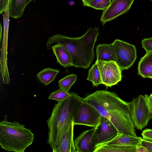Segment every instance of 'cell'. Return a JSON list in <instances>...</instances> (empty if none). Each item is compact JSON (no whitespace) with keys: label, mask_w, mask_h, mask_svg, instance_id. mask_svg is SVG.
Returning <instances> with one entry per match:
<instances>
[{"label":"cell","mask_w":152,"mask_h":152,"mask_svg":"<svg viewBox=\"0 0 152 152\" xmlns=\"http://www.w3.org/2000/svg\"><path fill=\"white\" fill-rule=\"evenodd\" d=\"M83 100L92 106L101 116L110 121L118 133L137 137L130 118L128 102L120 98L114 92L98 90L86 94Z\"/></svg>","instance_id":"obj_1"},{"label":"cell","mask_w":152,"mask_h":152,"mask_svg":"<svg viewBox=\"0 0 152 152\" xmlns=\"http://www.w3.org/2000/svg\"><path fill=\"white\" fill-rule=\"evenodd\" d=\"M99 34V28L96 27L89 28L84 34L78 37L58 34L48 39L46 46L48 49L50 50L53 43L63 45L71 56L72 66L87 69L94 60V48Z\"/></svg>","instance_id":"obj_2"},{"label":"cell","mask_w":152,"mask_h":152,"mask_svg":"<svg viewBox=\"0 0 152 152\" xmlns=\"http://www.w3.org/2000/svg\"><path fill=\"white\" fill-rule=\"evenodd\" d=\"M82 98L72 92L68 98L58 102L53 107L51 115L47 121L48 127L47 143L52 150L57 145L70 127Z\"/></svg>","instance_id":"obj_3"},{"label":"cell","mask_w":152,"mask_h":152,"mask_svg":"<svg viewBox=\"0 0 152 152\" xmlns=\"http://www.w3.org/2000/svg\"><path fill=\"white\" fill-rule=\"evenodd\" d=\"M34 139L31 130L15 121L5 120L0 122V145L8 151L24 152Z\"/></svg>","instance_id":"obj_4"},{"label":"cell","mask_w":152,"mask_h":152,"mask_svg":"<svg viewBox=\"0 0 152 152\" xmlns=\"http://www.w3.org/2000/svg\"><path fill=\"white\" fill-rule=\"evenodd\" d=\"M129 114L137 129L141 130L152 119V102L149 96L140 95L128 102Z\"/></svg>","instance_id":"obj_5"},{"label":"cell","mask_w":152,"mask_h":152,"mask_svg":"<svg viewBox=\"0 0 152 152\" xmlns=\"http://www.w3.org/2000/svg\"><path fill=\"white\" fill-rule=\"evenodd\" d=\"M112 43L115 52L116 62L121 71L128 69L137 58L135 46L118 39H115Z\"/></svg>","instance_id":"obj_6"},{"label":"cell","mask_w":152,"mask_h":152,"mask_svg":"<svg viewBox=\"0 0 152 152\" xmlns=\"http://www.w3.org/2000/svg\"><path fill=\"white\" fill-rule=\"evenodd\" d=\"M118 133L117 129L111 122L106 118L101 116L93 135L96 147L111 141Z\"/></svg>","instance_id":"obj_7"},{"label":"cell","mask_w":152,"mask_h":152,"mask_svg":"<svg viewBox=\"0 0 152 152\" xmlns=\"http://www.w3.org/2000/svg\"><path fill=\"white\" fill-rule=\"evenodd\" d=\"M101 116L96 108L83 100L76 114L74 124L93 128L97 125Z\"/></svg>","instance_id":"obj_8"},{"label":"cell","mask_w":152,"mask_h":152,"mask_svg":"<svg viewBox=\"0 0 152 152\" xmlns=\"http://www.w3.org/2000/svg\"><path fill=\"white\" fill-rule=\"evenodd\" d=\"M102 84L111 87L121 80V71L115 62L98 61Z\"/></svg>","instance_id":"obj_9"},{"label":"cell","mask_w":152,"mask_h":152,"mask_svg":"<svg viewBox=\"0 0 152 152\" xmlns=\"http://www.w3.org/2000/svg\"><path fill=\"white\" fill-rule=\"evenodd\" d=\"M134 0H113L108 7L103 10L100 18L102 25L126 12Z\"/></svg>","instance_id":"obj_10"},{"label":"cell","mask_w":152,"mask_h":152,"mask_svg":"<svg viewBox=\"0 0 152 152\" xmlns=\"http://www.w3.org/2000/svg\"><path fill=\"white\" fill-rule=\"evenodd\" d=\"M9 25V18L5 17L3 19L4 31L0 60V70L3 83L9 84L10 79L7 63V46L8 36Z\"/></svg>","instance_id":"obj_11"},{"label":"cell","mask_w":152,"mask_h":152,"mask_svg":"<svg viewBox=\"0 0 152 152\" xmlns=\"http://www.w3.org/2000/svg\"><path fill=\"white\" fill-rule=\"evenodd\" d=\"M96 127L83 132L74 140L76 152H94L96 147L93 139Z\"/></svg>","instance_id":"obj_12"},{"label":"cell","mask_w":152,"mask_h":152,"mask_svg":"<svg viewBox=\"0 0 152 152\" xmlns=\"http://www.w3.org/2000/svg\"><path fill=\"white\" fill-rule=\"evenodd\" d=\"M74 125L73 122L59 143L52 150L53 152H76L73 140Z\"/></svg>","instance_id":"obj_13"},{"label":"cell","mask_w":152,"mask_h":152,"mask_svg":"<svg viewBox=\"0 0 152 152\" xmlns=\"http://www.w3.org/2000/svg\"><path fill=\"white\" fill-rule=\"evenodd\" d=\"M96 53L98 61L116 62L115 52L112 43L99 44L96 48Z\"/></svg>","instance_id":"obj_14"},{"label":"cell","mask_w":152,"mask_h":152,"mask_svg":"<svg viewBox=\"0 0 152 152\" xmlns=\"http://www.w3.org/2000/svg\"><path fill=\"white\" fill-rule=\"evenodd\" d=\"M142 138L140 137L118 133L111 141L105 143L108 145H129L138 146L140 145Z\"/></svg>","instance_id":"obj_15"},{"label":"cell","mask_w":152,"mask_h":152,"mask_svg":"<svg viewBox=\"0 0 152 152\" xmlns=\"http://www.w3.org/2000/svg\"><path fill=\"white\" fill-rule=\"evenodd\" d=\"M52 48L57 62L61 66L64 68L72 66L71 56L63 45L57 43L53 45Z\"/></svg>","instance_id":"obj_16"},{"label":"cell","mask_w":152,"mask_h":152,"mask_svg":"<svg viewBox=\"0 0 152 152\" xmlns=\"http://www.w3.org/2000/svg\"><path fill=\"white\" fill-rule=\"evenodd\" d=\"M138 74L144 78L152 79V51L146 52L138 64Z\"/></svg>","instance_id":"obj_17"},{"label":"cell","mask_w":152,"mask_h":152,"mask_svg":"<svg viewBox=\"0 0 152 152\" xmlns=\"http://www.w3.org/2000/svg\"><path fill=\"white\" fill-rule=\"evenodd\" d=\"M36 0H10V17L18 18L23 15L25 7L31 1Z\"/></svg>","instance_id":"obj_18"},{"label":"cell","mask_w":152,"mask_h":152,"mask_svg":"<svg viewBox=\"0 0 152 152\" xmlns=\"http://www.w3.org/2000/svg\"><path fill=\"white\" fill-rule=\"evenodd\" d=\"M137 146L108 145L104 144L96 147L94 152H135Z\"/></svg>","instance_id":"obj_19"},{"label":"cell","mask_w":152,"mask_h":152,"mask_svg":"<svg viewBox=\"0 0 152 152\" xmlns=\"http://www.w3.org/2000/svg\"><path fill=\"white\" fill-rule=\"evenodd\" d=\"M60 70L50 68H44L37 74L39 80L45 86H47L53 81Z\"/></svg>","instance_id":"obj_20"},{"label":"cell","mask_w":152,"mask_h":152,"mask_svg":"<svg viewBox=\"0 0 152 152\" xmlns=\"http://www.w3.org/2000/svg\"><path fill=\"white\" fill-rule=\"evenodd\" d=\"M86 79L91 82L94 86L97 87L100 84H102L100 72L97 59L95 63L92 65L88 70Z\"/></svg>","instance_id":"obj_21"},{"label":"cell","mask_w":152,"mask_h":152,"mask_svg":"<svg viewBox=\"0 0 152 152\" xmlns=\"http://www.w3.org/2000/svg\"><path fill=\"white\" fill-rule=\"evenodd\" d=\"M77 76L75 74L68 75L59 80L58 84L60 88L69 92L71 87L75 83Z\"/></svg>","instance_id":"obj_22"},{"label":"cell","mask_w":152,"mask_h":152,"mask_svg":"<svg viewBox=\"0 0 152 152\" xmlns=\"http://www.w3.org/2000/svg\"><path fill=\"white\" fill-rule=\"evenodd\" d=\"M72 92H69L60 88L59 89L51 93L48 99L56 100L58 102L61 101L68 98Z\"/></svg>","instance_id":"obj_23"},{"label":"cell","mask_w":152,"mask_h":152,"mask_svg":"<svg viewBox=\"0 0 152 152\" xmlns=\"http://www.w3.org/2000/svg\"><path fill=\"white\" fill-rule=\"evenodd\" d=\"M111 0H92L89 7L98 10H104L110 4Z\"/></svg>","instance_id":"obj_24"},{"label":"cell","mask_w":152,"mask_h":152,"mask_svg":"<svg viewBox=\"0 0 152 152\" xmlns=\"http://www.w3.org/2000/svg\"><path fill=\"white\" fill-rule=\"evenodd\" d=\"M141 43L142 48L146 52L152 51V37L144 39Z\"/></svg>","instance_id":"obj_25"},{"label":"cell","mask_w":152,"mask_h":152,"mask_svg":"<svg viewBox=\"0 0 152 152\" xmlns=\"http://www.w3.org/2000/svg\"><path fill=\"white\" fill-rule=\"evenodd\" d=\"M141 135L143 139L152 141V129H147L143 130Z\"/></svg>","instance_id":"obj_26"},{"label":"cell","mask_w":152,"mask_h":152,"mask_svg":"<svg viewBox=\"0 0 152 152\" xmlns=\"http://www.w3.org/2000/svg\"><path fill=\"white\" fill-rule=\"evenodd\" d=\"M140 145L145 148L149 152H152V141L142 138L141 142Z\"/></svg>","instance_id":"obj_27"},{"label":"cell","mask_w":152,"mask_h":152,"mask_svg":"<svg viewBox=\"0 0 152 152\" xmlns=\"http://www.w3.org/2000/svg\"><path fill=\"white\" fill-rule=\"evenodd\" d=\"M10 0H0V14L4 12L5 8Z\"/></svg>","instance_id":"obj_28"},{"label":"cell","mask_w":152,"mask_h":152,"mask_svg":"<svg viewBox=\"0 0 152 152\" xmlns=\"http://www.w3.org/2000/svg\"><path fill=\"white\" fill-rule=\"evenodd\" d=\"M135 152H149L144 146L140 145L137 147Z\"/></svg>","instance_id":"obj_29"},{"label":"cell","mask_w":152,"mask_h":152,"mask_svg":"<svg viewBox=\"0 0 152 152\" xmlns=\"http://www.w3.org/2000/svg\"><path fill=\"white\" fill-rule=\"evenodd\" d=\"M92 0H82L84 6L89 7V5Z\"/></svg>","instance_id":"obj_30"},{"label":"cell","mask_w":152,"mask_h":152,"mask_svg":"<svg viewBox=\"0 0 152 152\" xmlns=\"http://www.w3.org/2000/svg\"><path fill=\"white\" fill-rule=\"evenodd\" d=\"M149 97L151 100L152 102V93L149 96Z\"/></svg>","instance_id":"obj_31"},{"label":"cell","mask_w":152,"mask_h":152,"mask_svg":"<svg viewBox=\"0 0 152 152\" xmlns=\"http://www.w3.org/2000/svg\"><path fill=\"white\" fill-rule=\"evenodd\" d=\"M151 1H152V0H151Z\"/></svg>","instance_id":"obj_32"}]
</instances>
